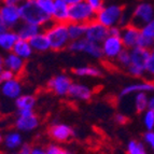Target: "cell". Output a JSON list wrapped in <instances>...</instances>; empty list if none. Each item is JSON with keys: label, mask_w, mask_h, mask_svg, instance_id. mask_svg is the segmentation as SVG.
<instances>
[{"label": "cell", "mask_w": 154, "mask_h": 154, "mask_svg": "<svg viewBox=\"0 0 154 154\" xmlns=\"http://www.w3.org/2000/svg\"><path fill=\"white\" fill-rule=\"evenodd\" d=\"M14 75H15L14 72H12L11 70L5 68V69L2 70V72L0 73V85L2 84V83L7 82V81H9V80L14 79Z\"/></svg>", "instance_id": "38"}, {"label": "cell", "mask_w": 154, "mask_h": 154, "mask_svg": "<svg viewBox=\"0 0 154 154\" xmlns=\"http://www.w3.org/2000/svg\"><path fill=\"white\" fill-rule=\"evenodd\" d=\"M36 97L32 95H21L15 99V106L17 109V113L32 112L36 106Z\"/></svg>", "instance_id": "19"}, {"label": "cell", "mask_w": 154, "mask_h": 154, "mask_svg": "<svg viewBox=\"0 0 154 154\" xmlns=\"http://www.w3.org/2000/svg\"><path fill=\"white\" fill-rule=\"evenodd\" d=\"M116 62L123 68H127V67L131 65V52H129L128 49H124L123 51L118 55L116 57Z\"/></svg>", "instance_id": "32"}, {"label": "cell", "mask_w": 154, "mask_h": 154, "mask_svg": "<svg viewBox=\"0 0 154 154\" xmlns=\"http://www.w3.org/2000/svg\"><path fill=\"white\" fill-rule=\"evenodd\" d=\"M35 1L39 5V8L52 17V13H53V10H54L55 0H35Z\"/></svg>", "instance_id": "31"}, {"label": "cell", "mask_w": 154, "mask_h": 154, "mask_svg": "<svg viewBox=\"0 0 154 154\" xmlns=\"http://www.w3.org/2000/svg\"><path fill=\"white\" fill-rule=\"evenodd\" d=\"M148 109L154 111V95L149 97V100H148Z\"/></svg>", "instance_id": "46"}, {"label": "cell", "mask_w": 154, "mask_h": 154, "mask_svg": "<svg viewBox=\"0 0 154 154\" xmlns=\"http://www.w3.org/2000/svg\"><path fill=\"white\" fill-rule=\"evenodd\" d=\"M140 33H141L140 28L131 23L122 27L121 39L124 44V48L128 50L136 48L137 43H138V39L140 37Z\"/></svg>", "instance_id": "11"}, {"label": "cell", "mask_w": 154, "mask_h": 154, "mask_svg": "<svg viewBox=\"0 0 154 154\" xmlns=\"http://www.w3.org/2000/svg\"><path fill=\"white\" fill-rule=\"evenodd\" d=\"M146 73H148L151 77H154V52H151V55H150L148 62L146 65Z\"/></svg>", "instance_id": "37"}, {"label": "cell", "mask_w": 154, "mask_h": 154, "mask_svg": "<svg viewBox=\"0 0 154 154\" xmlns=\"http://www.w3.org/2000/svg\"><path fill=\"white\" fill-rule=\"evenodd\" d=\"M46 154H71L58 144H49L45 149Z\"/></svg>", "instance_id": "36"}, {"label": "cell", "mask_w": 154, "mask_h": 154, "mask_svg": "<svg viewBox=\"0 0 154 154\" xmlns=\"http://www.w3.org/2000/svg\"><path fill=\"white\" fill-rule=\"evenodd\" d=\"M140 31L144 36L154 39V18H152L149 23H146V25L142 26L140 28Z\"/></svg>", "instance_id": "35"}, {"label": "cell", "mask_w": 154, "mask_h": 154, "mask_svg": "<svg viewBox=\"0 0 154 154\" xmlns=\"http://www.w3.org/2000/svg\"><path fill=\"white\" fill-rule=\"evenodd\" d=\"M3 66L7 69L11 70L14 73H18L24 69L25 67V59L21 58L20 56H17L14 53H9L7 56L5 57L3 60Z\"/></svg>", "instance_id": "20"}, {"label": "cell", "mask_w": 154, "mask_h": 154, "mask_svg": "<svg viewBox=\"0 0 154 154\" xmlns=\"http://www.w3.org/2000/svg\"><path fill=\"white\" fill-rule=\"evenodd\" d=\"M3 69H5V66H3V64H0V73L2 72Z\"/></svg>", "instance_id": "49"}, {"label": "cell", "mask_w": 154, "mask_h": 154, "mask_svg": "<svg viewBox=\"0 0 154 154\" xmlns=\"http://www.w3.org/2000/svg\"><path fill=\"white\" fill-rule=\"evenodd\" d=\"M153 52H154V46H153Z\"/></svg>", "instance_id": "52"}, {"label": "cell", "mask_w": 154, "mask_h": 154, "mask_svg": "<svg viewBox=\"0 0 154 154\" xmlns=\"http://www.w3.org/2000/svg\"><path fill=\"white\" fill-rule=\"evenodd\" d=\"M121 31H122V27H120V26H113V27L108 28V35L121 37Z\"/></svg>", "instance_id": "43"}, {"label": "cell", "mask_w": 154, "mask_h": 154, "mask_svg": "<svg viewBox=\"0 0 154 154\" xmlns=\"http://www.w3.org/2000/svg\"><path fill=\"white\" fill-rule=\"evenodd\" d=\"M0 15L7 28L11 29L21 24L22 17L20 12V7L13 5H5L0 7Z\"/></svg>", "instance_id": "7"}, {"label": "cell", "mask_w": 154, "mask_h": 154, "mask_svg": "<svg viewBox=\"0 0 154 154\" xmlns=\"http://www.w3.org/2000/svg\"><path fill=\"white\" fill-rule=\"evenodd\" d=\"M21 12L22 22L24 23L32 24V25L46 27L53 22L52 17L44 13L35 0H27L18 5Z\"/></svg>", "instance_id": "1"}, {"label": "cell", "mask_w": 154, "mask_h": 154, "mask_svg": "<svg viewBox=\"0 0 154 154\" xmlns=\"http://www.w3.org/2000/svg\"><path fill=\"white\" fill-rule=\"evenodd\" d=\"M85 1H86V2L91 5V8L95 11V12L99 11L100 9L105 5H103V3H105V1H103V0H85Z\"/></svg>", "instance_id": "40"}, {"label": "cell", "mask_w": 154, "mask_h": 154, "mask_svg": "<svg viewBox=\"0 0 154 154\" xmlns=\"http://www.w3.org/2000/svg\"><path fill=\"white\" fill-rule=\"evenodd\" d=\"M49 135L57 142H66L71 140L75 136V131L69 125L63 123H55L49 128Z\"/></svg>", "instance_id": "12"}, {"label": "cell", "mask_w": 154, "mask_h": 154, "mask_svg": "<svg viewBox=\"0 0 154 154\" xmlns=\"http://www.w3.org/2000/svg\"><path fill=\"white\" fill-rule=\"evenodd\" d=\"M3 60H5V58H3V57L0 55V64H3Z\"/></svg>", "instance_id": "50"}, {"label": "cell", "mask_w": 154, "mask_h": 154, "mask_svg": "<svg viewBox=\"0 0 154 154\" xmlns=\"http://www.w3.org/2000/svg\"><path fill=\"white\" fill-rule=\"evenodd\" d=\"M3 141V137H2V135H1V133H0V143Z\"/></svg>", "instance_id": "51"}, {"label": "cell", "mask_w": 154, "mask_h": 154, "mask_svg": "<svg viewBox=\"0 0 154 154\" xmlns=\"http://www.w3.org/2000/svg\"><path fill=\"white\" fill-rule=\"evenodd\" d=\"M114 121L118 124L124 125V124H126L128 122V118L125 114H123V113H116V116H114Z\"/></svg>", "instance_id": "42"}, {"label": "cell", "mask_w": 154, "mask_h": 154, "mask_svg": "<svg viewBox=\"0 0 154 154\" xmlns=\"http://www.w3.org/2000/svg\"><path fill=\"white\" fill-rule=\"evenodd\" d=\"M107 37H108V27L103 26V24H100L96 20L86 24L84 38L88 41L101 44Z\"/></svg>", "instance_id": "8"}, {"label": "cell", "mask_w": 154, "mask_h": 154, "mask_svg": "<svg viewBox=\"0 0 154 154\" xmlns=\"http://www.w3.org/2000/svg\"><path fill=\"white\" fill-rule=\"evenodd\" d=\"M40 31H41V27H40V26L22 22V23L18 25V28H17V30H16V32H17V36L20 39L29 41L33 36H36L37 33H39Z\"/></svg>", "instance_id": "21"}, {"label": "cell", "mask_w": 154, "mask_h": 154, "mask_svg": "<svg viewBox=\"0 0 154 154\" xmlns=\"http://www.w3.org/2000/svg\"><path fill=\"white\" fill-rule=\"evenodd\" d=\"M70 98L80 101H88L93 97V91L88 85L81 83H72L69 88L68 95Z\"/></svg>", "instance_id": "14"}, {"label": "cell", "mask_w": 154, "mask_h": 154, "mask_svg": "<svg viewBox=\"0 0 154 154\" xmlns=\"http://www.w3.org/2000/svg\"><path fill=\"white\" fill-rule=\"evenodd\" d=\"M39 126L38 116L32 112L17 113V119L15 121V127L20 131H35Z\"/></svg>", "instance_id": "13"}, {"label": "cell", "mask_w": 154, "mask_h": 154, "mask_svg": "<svg viewBox=\"0 0 154 154\" xmlns=\"http://www.w3.org/2000/svg\"><path fill=\"white\" fill-rule=\"evenodd\" d=\"M68 33H69L70 40H77V39L84 38L85 30H86V24H80L69 22L67 23Z\"/></svg>", "instance_id": "24"}, {"label": "cell", "mask_w": 154, "mask_h": 154, "mask_svg": "<svg viewBox=\"0 0 154 154\" xmlns=\"http://www.w3.org/2000/svg\"><path fill=\"white\" fill-rule=\"evenodd\" d=\"M96 18V12L85 0L69 7V22L88 24ZM68 22V23H69Z\"/></svg>", "instance_id": "5"}, {"label": "cell", "mask_w": 154, "mask_h": 154, "mask_svg": "<svg viewBox=\"0 0 154 154\" xmlns=\"http://www.w3.org/2000/svg\"><path fill=\"white\" fill-rule=\"evenodd\" d=\"M101 49H103V53L105 57H107L109 59H116L118 57V55L125 48H124L121 37L108 35V37L101 43Z\"/></svg>", "instance_id": "9"}, {"label": "cell", "mask_w": 154, "mask_h": 154, "mask_svg": "<svg viewBox=\"0 0 154 154\" xmlns=\"http://www.w3.org/2000/svg\"><path fill=\"white\" fill-rule=\"evenodd\" d=\"M154 18V8L149 2H141L137 5L131 13V24L141 28L142 26L149 23Z\"/></svg>", "instance_id": "6"}, {"label": "cell", "mask_w": 154, "mask_h": 154, "mask_svg": "<svg viewBox=\"0 0 154 154\" xmlns=\"http://www.w3.org/2000/svg\"><path fill=\"white\" fill-rule=\"evenodd\" d=\"M129 52H131V65L126 68V70L134 78L143 77L146 75V62H148L152 51L136 46V48L129 50Z\"/></svg>", "instance_id": "3"}, {"label": "cell", "mask_w": 154, "mask_h": 154, "mask_svg": "<svg viewBox=\"0 0 154 154\" xmlns=\"http://www.w3.org/2000/svg\"><path fill=\"white\" fill-rule=\"evenodd\" d=\"M143 125L146 131H154V111L146 109L143 112Z\"/></svg>", "instance_id": "33"}, {"label": "cell", "mask_w": 154, "mask_h": 154, "mask_svg": "<svg viewBox=\"0 0 154 154\" xmlns=\"http://www.w3.org/2000/svg\"><path fill=\"white\" fill-rule=\"evenodd\" d=\"M64 1L67 3V5H75V3L80 2V1H82V0H64Z\"/></svg>", "instance_id": "48"}, {"label": "cell", "mask_w": 154, "mask_h": 154, "mask_svg": "<svg viewBox=\"0 0 154 154\" xmlns=\"http://www.w3.org/2000/svg\"><path fill=\"white\" fill-rule=\"evenodd\" d=\"M148 100L149 97L146 93H137L134 98V106L137 113H143L148 109Z\"/></svg>", "instance_id": "27"}, {"label": "cell", "mask_w": 154, "mask_h": 154, "mask_svg": "<svg viewBox=\"0 0 154 154\" xmlns=\"http://www.w3.org/2000/svg\"><path fill=\"white\" fill-rule=\"evenodd\" d=\"M32 152V146L29 143H23L20 148L16 154H31Z\"/></svg>", "instance_id": "41"}, {"label": "cell", "mask_w": 154, "mask_h": 154, "mask_svg": "<svg viewBox=\"0 0 154 154\" xmlns=\"http://www.w3.org/2000/svg\"><path fill=\"white\" fill-rule=\"evenodd\" d=\"M5 5H20L21 3H23L24 1L27 0H2Z\"/></svg>", "instance_id": "44"}, {"label": "cell", "mask_w": 154, "mask_h": 154, "mask_svg": "<svg viewBox=\"0 0 154 154\" xmlns=\"http://www.w3.org/2000/svg\"><path fill=\"white\" fill-rule=\"evenodd\" d=\"M31 48L35 52H39V53H43L51 50V45H50V41L48 39L45 31H40L37 33L36 36H33L32 38L29 40Z\"/></svg>", "instance_id": "18"}, {"label": "cell", "mask_w": 154, "mask_h": 154, "mask_svg": "<svg viewBox=\"0 0 154 154\" xmlns=\"http://www.w3.org/2000/svg\"><path fill=\"white\" fill-rule=\"evenodd\" d=\"M18 36L16 31L11 29H7L5 31L0 33V49L5 51H12L15 42L18 40Z\"/></svg>", "instance_id": "22"}, {"label": "cell", "mask_w": 154, "mask_h": 154, "mask_svg": "<svg viewBox=\"0 0 154 154\" xmlns=\"http://www.w3.org/2000/svg\"><path fill=\"white\" fill-rule=\"evenodd\" d=\"M154 92V82L146 81V82H138L129 84L120 92V97H126L131 94L137 93H152Z\"/></svg>", "instance_id": "15"}, {"label": "cell", "mask_w": 154, "mask_h": 154, "mask_svg": "<svg viewBox=\"0 0 154 154\" xmlns=\"http://www.w3.org/2000/svg\"><path fill=\"white\" fill-rule=\"evenodd\" d=\"M3 142L9 150H15L23 144V138L18 131H11L5 135V137L3 138Z\"/></svg>", "instance_id": "25"}, {"label": "cell", "mask_w": 154, "mask_h": 154, "mask_svg": "<svg viewBox=\"0 0 154 154\" xmlns=\"http://www.w3.org/2000/svg\"><path fill=\"white\" fill-rule=\"evenodd\" d=\"M144 142L151 148V150L154 152V131H148L143 135Z\"/></svg>", "instance_id": "39"}, {"label": "cell", "mask_w": 154, "mask_h": 154, "mask_svg": "<svg viewBox=\"0 0 154 154\" xmlns=\"http://www.w3.org/2000/svg\"><path fill=\"white\" fill-rule=\"evenodd\" d=\"M86 42L88 40L85 38L77 39V40H71L67 46V49L69 50L72 53H83L85 49V45H86Z\"/></svg>", "instance_id": "30"}, {"label": "cell", "mask_w": 154, "mask_h": 154, "mask_svg": "<svg viewBox=\"0 0 154 154\" xmlns=\"http://www.w3.org/2000/svg\"><path fill=\"white\" fill-rule=\"evenodd\" d=\"M127 154H148L146 146L139 140H131L126 146Z\"/></svg>", "instance_id": "29"}, {"label": "cell", "mask_w": 154, "mask_h": 154, "mask_svg": "<svg viewBox=\"0 0 154 154\" xmlns=\"http://www.w3.org/2000/svg\"><path fill=\"white\" fill-rule=\"evenodd\" d=\"M12 52L17 56H20L23 59H28L29 57L32 55L33 50L31 48L30 43L27 40H23V39H18L15 42L14 46H13Z\"/></svg>", "instance_id": "23"}, {"label": "cell", "mask_w": 154, "mask_h": 154, "mask_svg": "<svg viewBox=\"0 0 154 154\" xmlns=\"http://www.w3.org/2000/svg\"><path fill=\"white\" fill-rule=\"evenodd\" d=\"M0 88H1V93L7 98L16 99L18 96L22 95V84L15 78L2 83L0 85Z\"/></svg>", "instance_id": "17"}, {"label": "cell", "mask_w": 154, "mask_h": 154, "mask_svg": "<svg viewBox=\"0 0 154 154\" xmlns=\"http://www.w3.org/2000/svg\"><path fill=\"white\" fill-rule=\"evenodd\" d=\"M69 5L64 0H55L54 10L52 13V20L56 23H68L69 22Z\"/></svg>", "instance_id": "16"}, {"label": "cell", "mask_w": 154, "mask_h": 154, "mask_svg": "<svg viewBox=\"0 0 154 154\" xmlns=\"http://www.w3.org/2000/svg\"><path fill=\"white\" fill-rule=\"evenodd\" d=\"M137 46L142 48V49H148V50L153 49L154 39L149 38V37H146V36H144V35H142V33H140V37H139V39H138Z\"/></svg>", "instance_id": "34"}, {"label": "cell", "mask_w": 154, "mask_h": 154, "mask_svg": "<svg viewBox=\"0 0 154 154\" xmlns=\"http://www.w3.org/2000/svg\"><path fill=\"white\" fill-rule=\"evenodd\" d=\"M7 26L5 25V23H3V21H2V18H1V15H0V33L1 32H3V31H5L7 30Z\"/></svg>", "instance_id": "47"}, {"label": "cell", "mask_w": 154, "mask_h": 154, "mask_svg": "<svg viewBox=\"0 0 154 154\" xmlns=\"http://www.w3.org/2000/svg\"><path fill=\"white\" fill-rule=\"evenodd\" d=\"M77 77H90V78H99L103 75L101 70L98 69L97 67L93 66H82L78 67L72 70Z\"/></svg>", "instance_id": "26"}, {"label": "cell", "mask_w": 154, "mask_h": 154, "mask_svg": "<svg viewBox=\"0 0 154 154\" xmlns=\"http://www.w3.org/2000/svg\"><path fill=\"white\" fill-rule=\"evenodd\" d=\"M45 33L50 41L51 50L53 51H62L66 49L71 41L68 33L67 23L52 22L49 26H46Z\"/></svg>", "instance_id": "2"}, {"label": "cell", "mask_w": 154, "mask_h": 154, "mask_svg": "<svg viewBox=\"0 0 154 154\" xmlns=\"http://www.w3.org/2000/svg\"><path fill=\"white\" fill-rule=\"evenodd\" d=\"M83 53H86L88 56L93 57V58H101L103 57V49H101V44L95 43V42H86L85 49Z\"/></svg>", "instance_id": "28"}, {"label": "cell", "mask_w": 154, "mask_h": 154, "mask_svg": "<svg viewBox=\"0 0 154 154\" xmlns=\"http://www.w3.org/2000/svg\"><path fill=\"white\" fill-rule=\"evenodd\" d=\"M72 81L68 75H58L50 79L48 82V88L57 96H67Z\"/></svg>", "instance_id": "10"}, {"label": "cell", "mask_w": 154, "mask_h": 154, "mask_svg": "<svg viewBox=\"0 0 154 154\" xmlns=\"http://www.w3.org/2000/svg\"><path fill=\"white\" fill-rule=\"evenodd\" d=\"M31 154H46L45 149H42L40 146H32V152Z\"/></svg>", "instance_id": "45"}, {"label": "cell", "mask_w": 154, "mask_h": 154, "mask_svg": "<svg viewBox=\"0 0 154 154\" xmlns=\"http://www.w3.org/2000/svg\"><path fill=\"white\" fill-rule=\"evenodd\" d=\"M124 12V9L121 5H103L99 11L96 12V21L103 24L106 27H113V26H119L121 21L122 14Z\"/></svg>", "instance_id": "4"}]
</instances>
